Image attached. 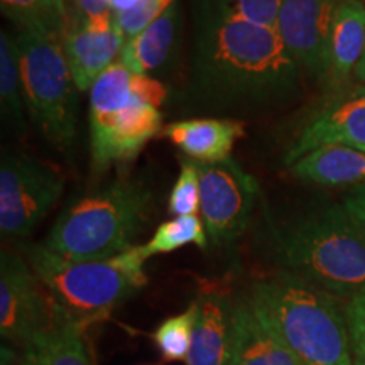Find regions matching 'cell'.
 Masks as SVG:
<instances>
[{"instance_id": "17", "label": "cell", "mask_w": 365, "mask_h": 365, "mask_svg": "<svg viewBox=\"0 0 365 365\" xmlns=\"http://www.w3.org/2000/svg\"><path fill=\"white\" fill-rule=\"evenodd\" d=\"M234 365H298L249 294L237 298Z\"/></svg>"}, {"instance_id": "33", "label": "cell", "mask_w": 365, "mask_h": 365, "mask_svg": "<svg viewBox=\"0 0 365 365\" xmlns=\"http://www.w3.org/2000/svg\"><path fill=\"white\" fill-rule=\"evenodd\" d=\"M354 78L357 80L359 83H365V51H364V56H362V59H360L357 68H355Z\"/></svg>"}, {"instance_id": "18", "label": "cell", "mask_w": 365, "mask_h": 365, "mask_svg": "<svg viewBox=\"0 0 365 365\" xmlns=\"http://www.w3.org/2000/svg\"><path fill=\"white\" fill-rule=\"evenodd\" d=\"M291 175L318 186L365 185V153L349 145H325L289 166Z\"/></svg>"}, {"instance_id": "28", "label": "cell", "mask_w": 365, "mask_h": 365, "mask_svg": "<svg viewBox=\"0 0 365 365\" xmlns=\"http://www.w3.org/2000/svg\"><path fill=\"white\" fill-rule=\"evenodd\" d=\"M354 365H365V291L345 301Z\"/></svg>"}, {"instance_id": "23", "label": "cell", "mask_w": 365, "mask_h": 365, "mask_svg": "<svg viewBox=\"0 0 365 365\" xmlns=\"http://www.w3.org/2000/svg\"><path fill=\"white\" fill-rule=\"evenodd\" d=\"M2 14L17 31H31L61 39L66 19L51 0H0Z\"/></svg>"}, {"instance_id": "4", "label": "cell", "mask_w": 365, "mask_h": 365, "mask_svg": "<svg viewBox=\"0 0 365 365\" xmlns=\"http://www.w3.org/2000/svg\"><path fill=\"white\" fill-rule=\"evenodd\" d=\"M153 202L140 180H113L70 200L43 245L71 261L110 259L134 245Z\"/></svg>"}, {"instance_id": "5", "label": "cell", "mask_w": 365, "mask_h": 365, "mask_svg": "<svg viewBox=\"0 0 365 365\" xmlns=\"http://www.w3.org/2000/svg\"><path fill=\"white\" fill-rule=\"evenodd\" d=\"M168 88L115 61L90 88V153L95 173L129 163L161 132Z\"/></svg>"}, {"instance_id": "21", "label": "cell", "mask_w": 365, "mask_h": 365, "mask_svg": "<svg viewBox=\"0 0 365 365\" xmlns=\"http://www.w3.org/2000/svg\"><path fill=\"white\" fill-rule=\"evenodd\" d=\"M26 98L22 86L19 54L12 34L2 31L0 34V112L4 125L17 134H24Z\"/></svg>"}, {"instance_id": "26", "label": "cell", "mask_w": 365, "mask_h": 365, "mask_svg": "<svg viewBox=\"0 0 365 365\" xmlns=\"http://www.w3.org/2000/svg\"><path fill=\"white\" fill-rule=\"evenodd\" d=\"M168 212L175 217H190L200 213V173L196 163L182 159L180 176L173 186Z\"/></svg>"}, {"instance_id": "22", "label": "cell", "mask_w": 365, "mask_h": 365, "mask_svg": "<svg viewBox=\"0 0 365 365\" xmlns=\"http://www.w3.org/2000/svg\"><path fill=\"white\" fill-rule=\"evenodd\" d=\"M210 239L207 228L203 225L202 217H175L171 220L163 222L156 228L154 235L140 245L145 259L154 257L159 254H171L186 245H196L202 250L208 247Z\"/></svg>"}, {"instance_id": "27", "label": "cell", "mask_w": 365, "mask_h": 365, "mask_svg": "<svg viewBox=\"0 0 365 365\" xmlns=\"http://www.w3.org/2000/svg\"><path fill=\"white\" fill-rule=\"evenodd\" d=\"M178 0H140L130 11L113 14V24L124 34L125 41L135 38L144 29L158 21Z\"/></svg>"}, {"instance_id": "2", "label": "cell", "mask_w": 365, "mask_h": 365, "mask_svg": "<svg viewBox=\"0 0 365 365\" xmlns=\"http://www.w3.org/2000/svg\"><path fill=\"white\" fill-rule=\"evenodd\" d=\"M269 245L277 271L303 277L344 301L365 291V232L344 205H319L274 223Z\"/></svg>"}, {"instance_id": "30", "label": "cell", "mask_w": 365, "mask_h": 365, "mask_svg": "<svg viewBox=\"0 0 365 365\" xmlns=\"http://www.w3.org/2000/svg\"><path fill=\"white\" fill-rule=\"evenodd\" d=\"M344 208L365 232V185L355 186L345 195Z\"/></svg>"}, {"instance_id": "31", "label": "cell", "mask_w": 365, "mask_h": 365, "mask_svg": "<svg viewBox=\"0 0 365 365\" xmlns=\"http://www.w3.org/2000/svg\"><path fill=\"white\" fill-rule=\"evenodd\" d=\"M0 365H27L24 355L9 344H2L0 350Z\"/></svg>"}, {"instance_id": "1", "label": "cell", "mask_w": 365, "mask_h": 365, "mask_svg": "<svg viewBox=\"0 0 365 365\" xmlns=\"http://www.w3.org/2000/svg\"><path fill=\"white\" fill-rule=\"evenodd\" d=\"M301 66L274 27L195 12L191 90L210 107H266L293 98Z\"/></svg>"}, {"instance_id": "7", "label": "cell", "mask_w": 365, "mask_h": 365, "mask_svg": "<svg viewBox=\"0 0 365 365\" xmlns=\"http://www.w3.org/2000/svg\"><path fill=\"white\" fill-rule=\"evenodd\" d=\"M22 86L27 113L54 149H71L78 135V97L61 39L17 31Z\"/></svg>"}, {"instance_id": "14", "label": "cell", "mask_w": 365, "mask_h": 365, "mask_svg": "<svg viewBox=\"0 0 365 365\" xmlns=\"http://www.w3.org/2000/svg\"><path fill=\"white\" fill-rule=\"evenodd\" d=\"M61 44L76 88L86 91L120 58L125 38L115 24L107 31H95L70 16Z\"/></svg>"}, {"instance_id": "16", "label": "cell", "mask_w": 365, "mask_h": 365, "mask_svg": "<svg viewBox=\"0 0 365 365\" xmlns=\"http://www.w3.org/2000/svg\"><path fill=\"white\" fill-rule=\"evenodd\" d=\"M365 51V4L340 0L333 17L325 83L339 90L349 83Z\"/></svg>"}, {"instance_id": "19", "label": "cell", "mask_w": 365, "mask_h": 365, "mask_svg": "<svg viewBox=\"0 0 365 365\" xmlns=\"http://www.w3.org/2000/svg\"><path fill=\"white\" fill-rule=\"evenodd\" d=\"M180 27L181 9L180 4L175 2L148 29L125 41L118 61L137 75H149L159 70L175 51Z\"/></svg>"}, {"instance_id": "25", "label": "cell", "mask_w": 365, "mask_h": 365, "mask_svg": "<svg viewBox=\"0 0 365 365\" xmlns=\"http://www.w3.org/2000/svg\"><path fill=\"white\" fill-rule=\"evenodd\" d=\"M281 0H195V12H208L250 24L274 27Z\"/></svg>"}, {"instance_id": "29", "label": "cell", "mask_w": 365, "mask_h": 365, "mask_svg": "<svg viewBox=\"0 0 365 365\" xmlns=\"http://www.w3.org/2000/svg\"><path fill=\"white\" fill-rule=\"evenodd\" d=\"M70 16L95 31H107L113 26L110 0H70Z\"/></svg>"}, {"instance_id": "32", "label": "cell", "mask_w": 365, "mask_h": 365, "mask_svg": "<svg viewBox=\"0 0 365 365\" xmlns=\"http://www.w3.org/2000/svg\"><path fill=\"white\" fill-rule=\"evenodd\" d=\"M51 2L56 6L59 12L65 16V19L68 22V19H70V0H51Z\"/></svg>"}, {"instance_id": "34", "label": "cell", "mask_w": 365, "mask_h": 365, "mask_svg": "<svg viewBox=\"0 0 365 365\" xmlns=\"http://www.w3.org/2000/svg\"><path fill=\"white\" fill-rule=\"evenodd\" d=\"M144 365H159V364H144Z\"/></svg>"}, {"instance_id": "3", "label": "cell", "mask_w": 365, "mask_h": 365, "mask_svg": "<svg viewBox=\"0 0 365 365\" xmlns=\"http://www.w3.org/2000/svg\"><path fill=\"white\" fill-rule=\"evenodd\" d=\"M298 365H354L344 299L277 271L249 293Z\"/></svg>"}, {"instance_id": "9", "label": "cell", "mask_w": 365, "mask_h": 365, "mask_svg": "<svg viewBox=\"0 0 365 365\" xmlns=\"http://www.w3.org/2000/svg\"><path fill=\"white\" fill-rule=\"evenodd\" d=\"M200 173V215L217 247L234 244L247 230L261 186L235 159L196 163Z\"/></svg>"}, {"instance_id": "13", "label": "cell", "mask_w": 365, "mask_h": 365, "mask_svg": "<svg viewBox=\"0 0 365 365\" xmlns=\"http://www.w3.org/2000/svg\"><path fill=\"white\" fill-rule=\"evenodd\" d=\"M193 345L186 365H234L237 345V298L215 287L202 289Z\"/></svg>"}, {"instance_id": "12", "label": "cell", "mask_w": 365, "mask_h": 365, "mask_svg": "<svg viewBox=\"0 0 365 365\" xmlns=\"http://www.w3.org/2000/svg\"><path fill=\"white\" fill-rule=\"evenodd\" d=\"M325 145H349L365 153V85L333 95L303 125L284 154L287 166Z\"/></svg>"}, {"instance_id": "6", "label": "cell", "mask_w": 365, "mask_h": 365, "mask_svg": "<svg viewBox=\"0 0 365 365\" xmlns=\"http://www.w3.org/2000/svg\"><path fill=\"white\" fill-rule=\"evenodd\" d=\"M22 254L51 296L53 307L68 318L88 327L100 322L148 284L140 245L100 261H71L29 244Z\"/></svg>"}, {"instance_id": "24", "label": "cell", "mask_w": 365, "mask_h": 365, "mask_svg": "<svg viewBox=\"0 0 365 365\" xmlns=\"http://www.w3.org/2000/svg\"><path fill=\"white\" fill-rule=\"evenodd\" d=\"M196 318L198 304L193 299L185 312L163 319L153 331L150 336L164 362H186L193 345Z\"/></svg>"}, {"instance_id": "11", "label": "cell", "mask_w": 365, "mask_h": 365, "mask_svg": "<svg viewBox=\"0 0 365 365\" xmlns=\"http://www.w3.org/2000/svg\"><path fill=\"white\" fill-rule=\"evenodd\" d=\"M340 0H281L276 31L301 70L325 81L328 44Z\"/></svg>"}, {"instance_id": "10", "label": "cell", "mask_w": 365, "mask_h": 365, "mask_svg": "<svg viewBox=\"0 0 365 365\" xmlns=\"http://www.w3.org/2000/svg\"><path fill=\"white\" fill-rule=\"evenodd\" d=\"M54 323L51 296L22 252L0 254V335L19 352Z\"/></svg>"}, {"instance_id": "15", "label": "cell", "mask_w": 365, "mask_h": 365, "mask_svg": "<svg viewBox=\"0 0 365 365\" xmlns=\"http://www.w3.org/2000/svg\"><path fill=\"white\" fill-rule=\"evenodd\" d=\"M245 134V124L234 118H188L173 122L161 130L186 159L217 164L232 158L237 140Z\"/></svg>"}, {"instance_id": "20", "label": "cell", "mask_w": 365, "mask_h": 365, "mask_svg": "<svg viewBox=\"0 0 365 365\" xmlns=\"http://www.w3.org/2000/svg\"><path fill=\"white\" fill-rule=\"evenodd\" d=\"M85 331V325L54 309L53 327L22 355L27 365H93Z\"/></svg>"}, {"instance_id": "8", "label": "cell", "mask_w": 365, "mask_h": 365, "mask_svg": "<svg viewBox=\"0 0 365 365\" xmlns=\"http://www.w3.org/2000/svg\"><path fill=\"white\" fill-rule=\"evenodd\" d=\"M65 191V176L29 154L6 153L0 163V232L21 240L51 212Z\"/></svg>"}]
</instances>
